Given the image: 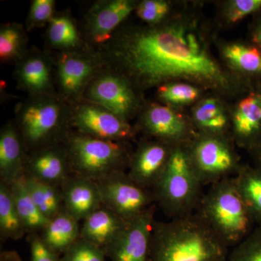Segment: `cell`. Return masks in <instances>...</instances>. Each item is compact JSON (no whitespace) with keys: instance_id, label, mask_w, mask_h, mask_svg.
<instances>
[{"instance_id":"ac0fdd59","label":"cell","mask_w":261,"mask_h":261,"mask_svg":"<svg viewBox=\"0 0 261 261\" xmlns=\"http://www.w3.org/2000/svg\"><path fill=\"white\" fill-rule=\"evenodd\" d=\"M235 134L243 140H252L261 133V95L252 94L240 101L233 116Z\"/></svg>"},{"instance_id":"f1b7e54d","label":"cell","mask_w":261,"mask_h":261,"mask_svg":"<svg viewBox=\"0 0 261 261\" xmlns=\"http://www.w3.org/2000/svg\"><path fill=\"white\" fill-rule=\"evenodd\" d=\"M49 36L53 44L58 47H74L79 40L74 24L66 17H58L51 20Z\"/></svg>"},{"instance_id":"9a60e30c","label":"cell","mask_w":261,"mask_h":261,"mask_svg":"<svg viewBox=\"0 0 261 261\" xmlns=\"http://www.w3.org/2000/svg\"><path fill=\"white\" fill-rule=\"evenodd\" d=\"M135 8L127 0L110 2L98 8L91 18V34L97 43L106 42L115 29L125 20Z\"/></svg>"},{"instance_id":"603a6c76","label":"cell","mask_w":261,"mask_h":261,"mask_svg":"<svg viewBox=\"0 0 261 261\" xmlns=\"http://www.w3.org/2000/svg\"><path fill=\"white\" fill-rule=\"evenodd\" d=\"M234 179L254 221L261 226V168L240 169Z\"/></svg>"},{"instance_id":"e0dca14e","label":"cell","mask_w":261,"mask_h":261,"mask_svg":"<svg viewBox=\"0 0 261 261\" xmlns=\"http://www.w3.org/2000/svg\"><path fill=\"white\" fill-rule=\"evenodd\" d=\"M145 123L149 133L166 140H182L187 134L183 118L166 106L151 108L146 114Z\"/></svg>"},{"instance_id":"1f68e13d","label":"cell","mask_w":261,"mask_h":261,"mask_svg":"<svg viewBox=\"0 0 261 261\" xmlns=\"http://www.w3.org/2000/svg\"><path fill=\"white\" fill-rule=\"evenodd\" d=\"M159 95L166 102L186 104L193 102L198 97L199 90L187 84H168L159 87Z\"/></svg>"},{"instance_id":"836d02e7","label":"cell","mask_w":261,"mask_h":261,"mask_svg":"<svg viewBox=\"0 0 261 261\" xmlns=\"http://www.w3.org/2000/svg\"><path fill=\"white\" fill-rule=\"evenodd\" d=\"M20 32L15 27H6L0 32V58L7 61L16 56L20 46Z\"/></svg>"},{"instance_id":"4316f807","label":"cell","mask_w":261,"mask_h":261,"mask_svg":"<svg viewBox=\"0 0 261 261\" xmlns=\"http://www.w3.org/2000/svg\"><path fill=\"white\" fill-rule=\"evenodd\" d=\"M195 121L203 129L211 133H219L227 124V118L220 103L214 99H206L197 108Z\"/></svg>"},{"instance_id":"7c38bea8","label":"cell","mask_w":261,"mask_h":261,"mask_svg":"<svg viewBox=\"0 0 261 261\" xmlns=\"http://www.w3.org/2000/svg\"><path fill=\"white\" fill-rule=\"evenodd\" d=\"M171 152L161 144L144 146L136 155L128 176L146 189L154 187L164 171Z\"/></svg>"},{"instance_id":"5bb4252c","label":"cell","mask_w":261,"mask_h":261,"mask_svg":"<svg viewBox=\"0 0 261 261\" xmlns=\"http://www.w3.org/2000/svg\"><path fill=\"white\" fill-rule=\"evenodd\" d=\"M79 221L64 208L49 220L42 230V241L58 255L63 253L80 238Z\"/></svg>"},{"instance_id":"d590c367","label":"cell","mask_w":261,"mask_h":261,"mask_svg":"<svg viewBox=\"0 0 261 261\" xmlns=\"http://www.w3.org/2000/svg\"><path fill=\"white\" fill-rule=\"evenodd\" d=\"M32 261H61L60 255L42 241L39 237H33L30 240Z\"/></svg>"},{"instance_id":"30bf717a","label":"cell","mask_w":261,"mask_h":261,"mask_svg":"<svg viewBox=\"0 0 261 261\" xmlns=\"http://www.w3.org/2000/svg\"><path fill=\"white\" fill-rule=\"evenodd\" d=\"M89 96L101 107L123 120L135 108V95L129 86L114 75H106L96 81Z\"/></svg>"},{"instance_id":"f546056e","label":"cell","mask_w":261,"mask_h":261,"mask_svg":"<svg viewBox=\"0 0 261 261\" xmlns=\"http://www.w3.org/2000/svg\"><path fill=\"white\" fill-rule=\"evenodd\" d=\"M61 261H106L103 249L80 238L62 255Z\"/></svg>"},{"instance_id":"484cf974","label":"cell","mask_w":261,"mask_h":261,"mask_svg":"<svg viewBox=\"0 0 261 261\" xmlns=\"http://www.w3.org/2000/svg\"><path fill=\"white\" fill-rule=\"evenodd\" d=\"M91 65L80 58H66L60 65L59 74L62 87L65 92H77L90 74Z\"/></svg>"},{"instance_id":"d4e9b609","label":"cell","mask_w":261,"mask_h":261,"mask_svg":"<svg viewBox=\"0 0 261 261\" xmlns=\"http://www.w3.org/2000/svg\"><path fill=\"white\" fill-rule=\"evenodd\" d=\"M226 59L238 69L252 74L261 73V51L257 48L241 44H231L225 47Z\"/></svg>"},{"instance_id":"d6a6232c","label":"cell","mask_w":261,"mask_h":261,"mask_svg":"<svg viewBox=\"0 0 261 261\" xmlns=\"http://www.w3.org/2000/svg\"><path fill=\"white\" fill-rule=\"evenodd\" d=\"M169 11V5L161 0H145L137 8V15L147 23H155L161 20Z\"/></svg>"},{"instance_id":"ab89813d","label":"cell","mask_w":261,"mask_h":261,"mask_svg":"<svg viewBox=\"0 0 261 261\" xmlns=\"http://www.w3.org/2000/svg\"><path fill=\"white\" fill-rule=\"evenodd\" d=\"M222 261H229V260H228V258L227 257V258L224 259V260H223Z\"/></svg>"},{"instance_id":"2e32d148","label":"cell","mask_w":261,"mask_h":261,"mask_svg":"<svg viewBox=\"0 0 261 261\" xmlns=\"http://www.w3.org/2000/svg\"><path fill=\"white\" fill-rule=\"evenodd\" d=\"M59 116V107L54 103H39L29 106L22 116L25 137L33 142L45 138L56 128Z\"/></svg>"},{"instance_id":"44dd1931","label":"cell","mask_w":261,"mask_h":261,"mask_svg":"<svg viewBox=\"0 0 261 261\" xmlns=\"http://www.w3.org/2000/svg\"><path fill=\"white\" fill-rule=\"evenodd\" d=\"M27 190L39 210L47 219H53L62 211L63 192L58 187L39 181L32 176H24Z\"/></svg>"},{"instance_id":"277c9868","label":"cell","mask_w":261,"mask_h":261,"mask_svg":"<svg viewBox=\"0 0 261 261\" xmlns=\"http://www.w3.org/2000/svg\"><path fill=\"white\" fill-rule=\"evenodd\" d=\"M202 184L190 154L181 147L171 150L163 174L154 186V197L173 219L193 214L202 198Z\"/></svg>"},{"instance_id":"7a4b0ae2","label":"cell","mask_w":261,"mask_h":261,"mask_svg":"<svg viewBox=\"0 0 261 261\" xmlns=\"http://www.w3.org/2000/svg\"><path fill=\"white\" fill-rule=\"evenodd\" d=\"M228 246L197 213L154 222L148 261H222Z\"/></svg>"},{"instance_id":"f35d334b","label":"cell","mask_w":261,"mask_h":261,"mask_svg":"<svg viewBox=\"0 0 261 261\" xmlns=\"http://www.w3.org/2000/svg\"><path fill=\"white\" fill-rule=\"evenodd\" d=\"M254 42H256L261 47V24L254 33Z\"/></svg>"},{"instance_id":"6da1fadb","label":"cell","mask_w":261,"mask_h":261,"mask_svg":"<svg viewBox=\"0 0 261 261\" xmlns=\"http://www.w3.org/2000/svg\"><path fill=\"white\" fill-rule=\"evenodd\" d=\"M116 56L132 76L147 85L179 79L213 88L228 84L195 33L183 25L132 33L118 43Z\"/></svg>"},{"instance_id":"cb8c5ba5","label":"cell","mask_w":261,"mask_h":261,"mask_svg":"<svg viewBox=\"0 0 261 261\" xmlns=\"http://www.w3.org/2000/svg\"><path fill=\"white\" fill-rule=\"evenodd\" d=\"M0 231L2 236L12 240L21 238L25 232L9 185L5 182L0 185Z\"/></svg>"},{"instance_id":"8fae6325","label":"cell","mask_w":261,"mask_h":261,"mask_svg":"<svg viewBox=\"0 0 261 261\" xmlns=\"http://www.w3.org/2000/svg\"><path fill=\"white\" fill-rule=\"evenodd\" d=\"M62 192L63 208L78 221L87 219L102 205L97 183L89 178L79 176L68 180Z\"/></svg>"},{"instance_id":"3957f363","label":"cell","mask_w":261,"mask_h":261,"mask_svg":"<svg viewBox=\"0 0 261 261\" xmlns=\"http://www.w3.org/2000/svg\"><path fill=\"white\" fill-rule=\"evenodd\" d=\"M197 214L228 247L245 240L255 222L234 177L213 184L202 195Z\"/></svg>"},{"instance_id":"e575fe53","label":"cell","mask_w":261,"mask_h":261,"mask_svg":"<svg viewBox=\"0 0 261 261\" xmlns=\"http://www.w3.org/2000/svg\"><path fill=\"white\" fill-rule=\"evenodd\" d=\"M261 8V0H234L228 10L229 21L238 22Z\"/></svg>"},{"instance_id":"5b68a950","label":"cell","mask_w":261,"mask_h":261,"mask_svg":"<svg viewBox=\"0 0 261 261\" xmlns=\"http://www.w3.org/2000/svg\"><path fill=\"white\" fill-rule=\"evenodd\" d=\"M73 167L80 176L98 181L118 172L123 161L121 146L111 140L75 136L70 141Z\"/></svg>"},{"instance_id":"ffe728a7","label":"cell","mask_w":261,"mask_h":261,"mask_svg":"<svg viewBox=\"0 0 261 261\" xmlns=\"http://www.w3.org/2000/svg\"><path fill=\"white\" fill-rule=\"evenodd\" d=\"M21 147L15 130L8 128L0 136V173L10 185L21 176Z\"/></svg>"},{"instance_id":"9c48e42d","label":"cell","mask_w":261,"mask_h":261,"mask_svg":"<svg viewBox=\"0 0 261 261\" xmlns=\"http://www.w3.org/2000/svg\"><path fill=\"white\" fill-rule=\"evenodd\" d=\"M75 123L87 136L100 140L113 141L130 135V126L124 120L96 106H82L75 116Z\"/></svg>"},{"instance_id":"74e56055","label":"cell","mask_w":261,"mask_h":261,"mask_svg":"<svg viewBox=\"0 0 261 261\" xmlns=\"http://www.w3.org/2000/svg\"><path fill=\"white\" fill-rule=\"evenodd\" d=\"M1 261H20V259L15 252H5L2 255Z\"/></svg>"},{"instance_id":"60d3db41","label":"cell","mask_w":261,"mask_h":261,"mask_svg":"<svg viewBox=\"0 0 261 261\" xmlns=\"http://www.w3.org/2000/svg\"><path fill=\"white\" fill-rule=\"evenodd\" d=\"M260 154H261V151H260ZM260 168H261V167H260Z\"/></svg>"},{"instance_id":"ba28073f","label":"cell","mask_w":261,"mask_h":261,"mask_svg":"<svg viewBox=\"0 0 261 261\" xmlns=\"http://www.w3.org/2000/svg\"><path fill=\"white\" fill-rule=\"evenodd\" d=\"M154 224L153 206L127 222L118 238L104 249L112 261H148L151 235Z\"/></svg>"},{"instance_id":"52a82bcc","label":"cell","mask_w":261,"mask_h":261,"mask_svg":"<svg viewBox=\"0 0 261 261\" xmlns=\"http://www.w3.org/2000/svg\"><path fill=\"white\" fill-rule=\"evenodd\" d=\"M202 185L216 183L237 171L236 161L226 143L214 137H205L195 144L190 156Z\"/></svg>"},{"instance_id":"8d00e7d4","label":"cell","mask_w":261,"mask_h":261,"mask_svg":"<svg viewBox=\"0 0 261 261\" xmlns=\"http://www.w3.org/2000/svg\"><path fill=\"white\" fill-rule=\"evenodd\" d=\"M54 2L53 0H35L31 8V18L36 23H43L49 20L53 14Z\"/></svg>"},{"instance_id":"8992f818","label":"cell","mask_w":261,"mask_h":261,"mask_svg":"<svg viewBox=\"0 0 261 261\" xmlns=\"http://www.w3.org/2000/svg\"><path fill=\"white\" fill-rule=\"evenodd\" d=\"M102 205L118 215L126 222L144 214L152 206V196L121 171L96 181Z\"/></svg>"},{"instance_id":"4dcf8cb0","label":"cell","mask_w":261,"mask_h":261,"mask_svg":"<svg viewBox=\"0 0 261 261\" xmlns=\"http://www.w3.org/2000/svg\"><path fill=\"white\" fill-rule=\"evenodd\" d=\"M229 261H261V226L236 245Z\"/></svg>"},{"instance_id":"4fadbf2b","label":"cell","mask_w":261,"mask_h":261,"mask_svg":"<svg viewBox=\"0 0 261 261\" xmlns=\"http://www.w3.org/2000/svg\"><path fill=\"white\" fill-rule=\"evenodd\" d=\"M126 224L118 215L102 205L84 220L80 238L104 250L121 234Z\"/></svg>"},{"instance_id":"d6986e66","label":"cell","mask_w":261,"mask_h":261,"mask_svg":"<svg viewBox=\"0 0 261 261\" xmlns=\"http://www.w3.org/2000/svg\"><path fill=\"white\" fill-rule=\"evenodd\" d=\"M15 205L25 231L44 229L49 220L39 210L25 186L23 175L9 185Z\"/></svg>"},{"instance_id":"7402d4cb","label":"cell","mask_w":261,"mask_h":261,"mask_svg":"<svg viewBox=\"0 0 261 261\" xmlns=\"http://www.w3.org/2000/svg\"><path fill=\"white\" fill-rule=\"evenodd\" d=\"M31 176L44 183L58 187L67 181V166L63 156L56 151L38 154L30 164Z\"/></svg>"},{"instance_id":"83f0119b","label":"cell","mask_w":261,"mask_h":261,"mask_svg":"<svg viewBox=\"0 0 261 261\" xmlns=\"http://www.w3.org/2000/svg\"><path fill=\"white\" fill-rule=\"evenodd\" d=\"M20 75L24 84L33 90H42L49 85V69L39 58L27 61L22 68Z\"/></svg>"}]
</instances>
